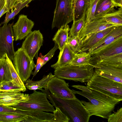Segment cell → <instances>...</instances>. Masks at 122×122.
Wrapping results in <instances>:
<instances>
[{"mask_svg":"<svg viewBox=\"0 0 122 122\" xmlns=\"http://www.w3.org/2000/svg\"><path fill=\"white\" fill-rule=\"evenodd\" d=\"M44 65L42 60L40 57H38L37 59L35 70L34 71H32L31 73V74L33 75V78L36 75L40 69Z\"/></svg>","mask_w":122,"mask_h":122,"instance_id":"obj_38","label":"cell"},{"mask_svg":"<svg viewBox=\"0 0 122 122\" xmlns=\"http://www.w3.org/2000/svg\"><path fill=\"white\" fill-rule=\"evenodd\" d=\"M58 48V46L57 44L55 42L54 47L51 49L49 51L46 55L43 56L41 53L40 54L39 56L43 60L44 65L53 56L56 51Z\"/></svg>","mask_w":122,"mask_h":122,"instance_id":"obj_36","label":"cell"},{"mask_svg":"<svg viewBox=\"0 0 122 122\" xmlns=\"http://www.w3.org/2000/svg\"><path fill=\"white\" fill-rule=\"evenodd\" d=\"M24 110L18 109L9 106L0 105V112L10 113L24 115Z\"/></svg>","mask_w":122,"mask_h":122,"instance_id":"obj_35","label":"cell"},{"mask_svg":"<svg viewBox=\"0 0 122 122\" xmlns=\"http://www.w3.org/2000/svg\"><path fill=\"white\" fill-rule=\"evenodd\" d=\"M32 0H27L19 2H16L14 6L13 9L11 11L7 12L4 21L0 24V26L5 23H7L11 20L14 19L15 16L23 8L27 6Z\"/></svg>","mask_w":122,"mask_h":122,"instance_id":"obj_23","label":"cell"},{"mask_svg":"<svg viewBox=\"0 0 122 122\" xmlns=\"http://www.w3.org/2000/svg\"><path fill=\"white\" fill-rule=\"evenodd\" d=\"M70 29L69 26L68 25L61 27L52 39L53 41L57 44L60 51L67 43Z\"/></svg>","mask_w":122,"mask_h":122,"instance_id":"obj_21","label":"cell"},{"mask_svg":"<svg viewBox=\"0 0 122 122\" xmlns=\"http://www.w3.org/2000/svg\"><path fill=\"white\" fill-rule=\"evenodd\" d=\"M13 64L20 78L25 83L30 77L36 65L21 47L15 52Z\"/></svg>","mask_w":122,"mask_h":122,"instance_id":"obj_6","label":"cell"},{"mask_svg":"<svg viewBox=\"0 0 122 122\" xmlns=\"http://www.w3.org/2000/svg\"><path fill=\"white\" fill-rule=\"evenodd\" d=\"M23 90L16 85L12 80L0 82V92L20 93Z\"/></svg>","mask_w":122,"mask_h":122,"instance_id":"obj_30","label":"cell"},{"mask_svg":"<svg viewBox=\"0 0 122 122\" xmlns=\"http://www.w3.org/2000/svg\"><path fill=\"white\" fill-rule=\"evenodd\" d=\"M92 64L76 65L68 64L55 69V76L63 79L81 82H87L94 72Z\"/></svg>","mask_w":122,"mask_h":122,"instance_id":"obj_3","label":"cell"},{"mask_svg":"<svg viewBox=\"0 0 122 122\" xmlns=\"http://www.w3.org/2000/svg\"><path fill=\"white\" fill-rule=\"evenodd\" d=\"M34 25V22L27 15H20L16 22L12 26L14 40L17 41L25 38L32 32Z\"/></svg>","mask_w":122,"mask_h":122,"instance_id":"obj_12","label":"cell"},{"mask_svg":"<svg viewBox=\"0 0 122 122\" xmlns=\"http://www.w3.org/2000/svg\"><path fill=\"white\" fill-rule=\"evenodd\" d=\"M43 35L40 30H35L26 37L21 47L31 60H33L34 57L37 59L38 51L43 45Z\"/></svg>","mask_w":122,"mask_h":122,"instance_id":"obj_11","label":"cell"},{"mask_svg":"<svg viewBox=\"0 0 122 122\" xmlns=\"http://www.w3.org/2000/svg\"><path fill=\"white\" fill-rule=\"evenodd\" d=\"M13 25V22L8 24L5 23L2 27L0 26V56L2 57L6 54L8 57L12 61L15 52L12 29Z\"/></svg>","mask_w":122,"mask_h":122,"instance_id":"obj_8","label":"cell"},{"mask_svg":"<svg viewBox=\"0 0 122 122\" xmlns=\"http://www.w3.org/2000/svg\"><path fill=\"white\" fill-rule=\"evenodd\" d=\"M117 26L108 28L99 32L91 34L82 40L81 51L86 52L99 42Z\"/></svg>","mask_w":122,"mask_h":122,"instance_id":"obj_16","label":"cell"},{"mask_svg":"<svg viewBox=\"0 0 122 122\" xmlns=\"http://www.w3.org/2000/svg\"><path fill=\"white\" fill-rule=\"evenodd\" d=\"M121 54H122V36L97 54L91 56V63L101 62L108 57Z\"/></svg>","mask_w":122,"mask_h":122,"instance_id":"obj_13","label":"cell"},{"mask_svg":"<svg viewBox=\"0 0 122 122\" xmlns=\"http://www.w3.org/2000/svg\"><path fill=\"white\" fill-rule=\"evenodd\" d=\"M102 61L106 62L112 64L122 65V54L109 57L104 59Z\"/></svg>","mask_w":122,"mask_h":122,"instance_id":"obj_34","label":"cell"},{"mask_svg":"<svg viewBox=\"0 0 122 122\" xmlns=\"http://www.w3.org/2000/svg\"><path fill=\"white\" fill-rule=\"evenodd\" d=\"M91 56L88 52L82 51L75 53L74 57L70 64L81 65H90Z\"/></svg>","mask_w":122,"mask_h":122,"instance_id":"obj_26","label":"cell"},{"mask_svg":"<svg viewBox=\"0 0 122 122\" xmlns=\"http://www.w3.org/2000/svg\"><path fill=\"white\" fill-rule=\"evenodd\" d=\"M27 117L23 114L0 112V122H22Z\"/></svg>","mask_w":122,"mask_h":122,"instance_id":"obj_29","label":"cell"},{"mask_svg":"<svg viewBox=\"0 0 122 122\" xmlns=\"http://www.w3.org/2000/svg\"><path fill=\"white\" fill-rule=\"evenodd\" d=\"M5 0H0V11L5 5Z\"/></svg>","mask_w":122,"mask_h":122,"instance_id":"obj_42","label":"cell"},{"mask_svg":"<svg viewBox=\"0 0 122 122\" xmlns=\"http://www.w3.org/2000/svg\"><path fill=\"white\" fill-rule=\"evenodd\" d=\"M88 3L86 0H77L73 7V20H78L82 17L86 11Z\"/></svg>","mask_w":122,"mask_h":122,"instance_id":"obj_25","label":"cell"},{"mask_svg":"<svg viewBox=\"0 0 122 122\" xmlns=\"http://www.w3.org/2000/svg\"><path fill=\"white\" fill-rule=\"evenodd\" d=\"M99 0H92L88 4L86 14L85 25H86L95 18V13L97 3Z\"/></svg>","mask_w":122,"mask_h":122,"instance_id":"obj_31","label":"cell"},{"mask_svg":"<svg viewBox=\"0 0 122 122\" xmlns=\"http://www.w3.org/2000/svg\"><path fill=\"white\" fill-rule=\"evenodd\" d=\"M73 20L72 0H56L51 28H60Z\"/></svg>","mask_w":122,"mask_h":122,"instance_id":"obj_7","label":"cell"},{"mask_svg":"<svg viewBox=\"0 0 122 122\" xmlns=\"http://www.w3.org/2000/svg\"><path fill=\"white\" fill-rule=\"evenodd\" d=\"M101 17L108 22L122 26V8L103 15Z\"/></svg>","mask_w":122,"mask_h":122,"instance_id":"obj_22","label":"cell"},{"mask_svg":"<svg viewBox=\"0 0 122 122\" xmlns=\"http://www.w3.org/2000/svg\"><path fill=\"white\" fill-rule=\"evenodd\" d=\"M27 0H17L16 2H19L23 1H25Z\"/></svg>","mask_w":122,"mask_h":122,"instance_id":"obj_44","label":"cell"},{"mask_svg":"<svg viewBox=\"0 0 122 122\" xmlns=\"http://www.w3.org/2000/svg\"><path fill=\"white\" fill-rule=\"evenodd\" d=\"M47 98L45 93L33 90V93L29 95L28 100L9 106L25 110L53 112L54 107Z\"/></svg>","mask_w":122,"mask_h":122,"instance_id":"obj_5","label":"cell"},{"mask_svg":"<svg viewBox=\"0 0 122 122\" xmlns=\"http://www.w3.org/2000/svg\"><path fill=\"white\" fill-rule=\"evenodd\" d=\"M54 76L50 72L39 81H33L29 78L26 81L25 85L26 88L30 90H41L43 88L45 89L49 81Z\"/></svg>","mask_w":122,"mask_h":122,"instance_id":"obj_19","label":"cell"},{"mask_svg":"<svg viewBox=\"0 0 122 122\" xmlns=\"http://www.w3.org/2000/svg\"><path fill=\"white\" fill-rule=\"evenodd\" d=\"M29 94L20 93L0 92V105L10 106L29 99Z\"/></svg>","mask_w":122,"mask_h":122,"instance_id":"obj_17","label":"cell"},{"mask_svg":"<svg viewBox=\"0 0 122 122\" xmlns=\"http://www.w3.org/2000/svg\"><path fill=\"white\" fill-rule=\"evenodd\" d=\"M77 0H72L73 7L74 5Z\"/></svg>","mask_w":122,"mask_h":122,"instance_id":"obj_43","label":"cell"},{"mask_svg":"<svg viewBox=\"0 0 122 122\" xmlns=\"http://www.w3.org/2000/svg\"><path fill=\"white\" fill-rule=\"evenodd\" d=\"M116 7H119L122 8V0H112Z\"/></svg>","mask_w":122,"mask_h":122,"instance_id":"obj_40","label":"cell"},{"mask_svg":"<svg viewBox=\"0 0 122 122\" xmlns=\"http://www.w3.org/2000/svg\"><path fill=\"white\" fill-rule=\"evenodd\" d=\"M6 60L10 70L12 80L17 86L22 89L24 92L26 91L24 83L21 80L17 73L12 62L6 54Z\"/></svg>","mask_w":122,"mask_h":122,"instance_id":"obj_27","label":"cell"},{"mask_svg":"<svg viewBox=\"0 0 122 122\" xmlns=\"http://www.w3.org/2000/svg\"><path fill=\"white\" fill-rule=\"evenodd\" d=\"M118 26L107 22L101 17L95 18L84 25L80 32L79 37L82 40L86 36L114 26Z\"/></svg>","mask_w":122,"mask_h":122,"instance_id":"obj_15","label":"cell"},{"mask_svg":"<svg viewBox=\"0 0 122 122\" xmlns=\"http://www.w3.org/2000/svg\"><path fill=\"white\" fill-rule=\"evenodd\" d=\"M72 86L81 91L72 89L73 92L83 96L88 99L89 102L81 101L88 112L90 116L95 115L107 119L121 100L99 91L90 89L86 86L80 85Z\"/></svg>","mask_w":122,"mask_h":122,"instance_id":"obj_1","label":"cell"},{"mask_svg":"<svg viewBox=\"0 0 122 122\" xmlns=\"http://www.w3.org/2000/svg\"><path fill=\"white\" fill-rule=\"evenodd\" d=\"M92 64L94 66V73L122 84V65L112 64L104 61Z\"/></svg>","mask_w":122,"mask_h":122,"instance_id":"obj_10","label":"cell"},{"mask_svg":"<svg viewBox=\"0 0 122 122\" xmlns=\"http://www.w3.org/2000/svg\"><path fill=\"white\" fill-rule=\"evenodd\" d=\"M122 36V26H117L111 32L88 51L91 56L97 54Z\"/></svg>","mask_w":122,"mask_h":122,"instance_id":"obj_14","label":"cell"},{"mask_svg":"<svg viewBox=\"0 0 122 122\" xmlns=\"http://www.w3.org/2000/svg\"><path fill=\"white\" fill-rule=\"evenodd\" d=\"M9 11L6 8L5 5L0 11V18L5 13Z\"/></svg>","mask_w":122,"mask_h":122,"instance_id":"obj_41","label":"cell"},{"mask_svg":"<svg viewBox=\"0 0 122 122\" xmlns=\"http://www.w3.org/2000/svg\"><path fill=\"white\" fill-rule=\"evenodd\" d=\"M53 96L61 99H72L76 97L68 83L63 79L55 76L48 82L46 89Z\"/></svg>","mask_w":122,"mask_h":122,"instance_id":"obj_9","label":"cell"},{"mask_svg":"<svg viewBox=\"0 0 122 122\" xmlns=\"http://www.w3.org/2000/svg\"><path fill=\"white\" fill-rule=\"evenodd\" d=\"M89 88L122 100V84L94 72L87 82Z\"/></svg>","mask_w":122,"mask_h":122,"instance_id":"obj_4","label":"cell"},{"mask_svg":"<svg viewBox=\"0 0 122 122\" xmlns=\"http://www.w3.org/2000/svg\"><path fill=\"white\" fill-rule=\"evenodd\" d=\"M82 40L79 36H69L67 43L71 49L75 53L81 51Z\"/></svg>","mask_w":122,"mask_h":122,"instance_id":"obj_32","label":"cell"},{"mask_svg":"<svg viewBox=\"0 0 122 122\" xmlns=\"http://www.w3.org/2000/svg\"><path fill=\"white\" fill-rule=\"evenodd\" d=\"M86 12V11L81 18L77 20H73V23L69 32V36H79L85 24Z\"/></svg>","mask_w":122,"mask_h":122,"instance_id":"obj_28","label":"cell"},{"mask_svg":"<svg viewBox=\"0 0 122 122\" xmlns=\"http://www.w3.org/2000/svg\"><path fill=\"white\" fill-rule=\"evenodd\" d=\"M12 80L5 54L0 59V82Z\"/></svg>","mask_w":122,"mask_h":122,"instance_id":"obj_24","label":"cell"},{"mask_svg":"<svg viewBox=\"0 0 122 122\" xmlns=\"http://www.w3.org/2000/svg\"><path fill=\"white\" fill-rule=\"evenodd\" d=\"M53 112V117L49 122H69V119L58 107H56Z\"/></svg>","mask_w":122,"mask_h":122,"instance_id":"obj_33","label":"cell"},{"mask_svg":"<svg viewBox=\"0 0 122 122\" xmlns=\"http://www.w3.org/2000/svg\"><path fill=\"white\" fill-rule=\"evenodd\" d=\"M2 57H1L0 56V59Z\"/></svg>","mask_w":122,"mask_h":122,"instance_id":"obj_46","label":"cell"},{"mask_svg":"<svg viewBox=\"0 0 122 122\" xmlns=\"http://www.w3.org/2000/svg\"><path fill=\"white\" fill-rule=\"evenodd\" d=\"M75 53L70 48L67 43L60 51L58 56V59L55 64L51 65V67L56 68L70 64L73 60Z\"/></svg>","mask_w":122,"mask_h":122,"instance_id":"obj_18","label":"cell"},{"mask_svg":"<svg viewBox=\"0 0 122 122\" xmlns=\"http://www.w3.org/2000/svg\"><path fill=\"white\" fill-rule=\"evenodd\" d=\"M17 0H5V5L6 8L9 11H12L14 5Z\"/></svg>","mask_w":122,"mask_h":122,"instance_id":"obj_39","label":"cell"},{"mask_svg":"<svg viewBox=\"0 0 122 122\" xmlns=\"http://www.w3.org/2000/svg\"><path fill=\"white\" fill-rule=\"evenodd\" d=\"M87 2L89 3L92 0H86Z\"/></svg>","mask_w":122,"mask_h":122,"instance_id":"obj_45","label":"cell"},{"mask_svg":"<svg viewBox=\"0 0 122 122\" xmlns=\"http://www.w3.org/2000/svg\"><path fill=\"white\" fill-rule=\"evenodd\" d=\"M116 7L112 0H99L95 13V18H100L103 15L113 11Z\"/></svg>","mask_w":122,"mask_h":122,"instance_id":"obj_20","label":"cell"},{"mask_svg":"<svg viewBox=\"0 0 122 122\" xmlns=\"http://www.w3.org/2000/svg\"><path fill=\"white\" fill-rule=\"evenodd\" d=\"M107 119L108 122H122V108L121 107L116 112L112 113Z\"/></svg>","mask_w":122,"mask_h":122,"instance_id":"obj_37","label":"cell"},{"mask_svg":"<svg viewBox=\"0 0 122 122\" xmlns=\"http://www.w3.org/2000/svg\"><path fill=\"white\" fill-rule=\"evenodd\" d=\"M50 102L58 107L69 119V122H88L89 114L81 101L76 97L72 99H61L53 96L48 90L42 89Z\"/></svg>","mask_w":122,"mask_h":122,"instance_id":"obj_2","label":"cell"}]
</instances>
